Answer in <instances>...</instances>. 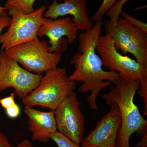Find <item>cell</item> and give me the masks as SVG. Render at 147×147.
I'll return each mask as SVG.
<instances>
[{"mask_svg":"<svg viewBox=\"0 0 147 147\" xmlns=\"http://www.w3.org/2000/svg\"><path fill=\"white\" fill-rule=\"evenodd\" d=\"M103 24L102 19L96 21L91 29L79 35V51L73 55L70 61L74 65V70L69 78L76 83L83 82L79 87V92H91L88 101L92 110L98 108L96 99L98 93L121 79L117 72L103 70L101 58L96 53Z\"/></svg>","mask_w":147,"mask_h":147,"instance_id":"obj_1","label":"cell"},{"mask_svg":"<svg viewBox=\"0 0 147 147\" xmlns=\"http://www.w3.org/2000/svg\"><path fill=\"white\" fill-rule=\"evenodd\" d=\"M139 81L121 79L111 86L108 93L102 95L106 104L115 102L120 113L121 123L117 139V147H129V138L136 132L139 136L147 134V121L134 104V97L140 86Z\"/></svg>","mask_w":147,"mask_h":147,"instance_id":"obj_2","label":"cell"},{"mask_svg":"<svg viewBox=\"0 0 147 147\" xmlns=\"http://www.w3.org/2000/svg\"><path fill=\"white\" fill-rule=\"evenodd\" d=\"M67 40L63 38L57 49L50 53V46L45 40H33L5 50L7 55L28 71L41 74L57 68L62 54L67 48Z\"/></svg>","mask_w":147,"mask_h":147,"instance_id":"obj_3","label":"cell"},{"mask_svg":"<svg viewBox=\"0 0 147 147\" xmlns=\"http://www.w3.org/2000/svg\"><path fill=\"white\" fill-rule=\"evenodd\" d=\"M76 87V82L69 79L67 69L57 67L46 71L38 86L22 102L25 106L55 110Z\"/></svg>","mask_w":147,"mask_h":147,"instance_id":"obj_4","label":"cell"},{"mask_svg":"<svg viewBox=\"0 0 147 147\" xmlns=\"http://www.w3.org/2000/svg\"><path fill=\"white\" fill-rule=\"evenodd\" d=\"M96 50L101 57L103 66L118 73L121 79L139 81L140 88H147V66L142 65L135 59L118 52L110 34L106 33L98 37Z\"/></svg>","mask_w":147,"mask_h":147,"instance_id":"obj_5","label":"cell"},{"mask_svg":"<svg viewBox=\"0 0 147 147\" xmlns=\"http://www.w3.org/2000/svg\"><path fill=\"white\" fill-rule=\"evenodd\" d=\"M46 8L45 5L42 6L30 13H24L15 7L8 9V14L11 17L8 30L1 36L2 50H7L38 38L40 28L49 19L43 17Z\"/></svg>","mask_w":147,"mask_h":147,"instance_id":"obj_6","label":"cell"},{"mask_svg":"<svg viewBox=\"0 0 147 147\" xmlns=\"http://www.w3.org/2000/svg\"><path fill=\"white\" fill-rule=\"evenodd\" d=\"M106 33L111 36L116 50L130 53L142 65L147 66V34L119 17L116 23L105 22Z\"/></svg>","mask_w":147,"mask_h":147,"instance_id":"obj_7","label":"cell"},{"mask_svg":"<svg viewBox=\"0 0 147 147\" xmlns=\"http://www.w3.org/2000/svg\"><path fill=\"white\" fill-rule=\"evenodd\" d=\"M42 77L22 67L5 50L0 52V92L12 88L14 94L23 99L36 88Z\"/></svg>","mask_w":147,"mask_h":147,"instance_id":"obj_8","label":"cell"},{"mask_svg":"<svg viewBox=\"0 0 147 147\" xmlns=\"http://www.w3.org/2000/svg\"><path fill=\"white\" fill-rule=\"evenodd\" d=\"M80 105L76 93L72 91L54 110L57 131L79 145L84 139L85 125Z\"/></svg>","mask_w":147,"mask_h":147,"instance_id":"obj_9","label":"cell"},{"mask_svg":"<svg viewBox=\"0 0 147 147\" xmlns=\"http://www.w3.org/2000/svg\"><path fill=\"white\" fill-rule=\"evenodd\" d=\"M110 110L97 123L80 143L82 147H117L116 143L121 123L120 113L115 102L108 103Z\"/></svg>","mask_w":147,"mask_h":147,"instance_id":"obj_10","label":"cell"},{"mask_svg":"<svg viewBox=\"0 0 147 147\" xmlns=\"http://www.w3.org/2000/svg\"><path fill=\"white\" fill-rule=\"evenodd\" d=\"M67 15L73 16L72 21L79 30L86 31L93 26L88 14L86 0H64L63 3H60L57 0H54L44 13L43 17L56 19Z\"/></svg>","mask_w":147,"mask_h":147,"instance_id":"obj_11","label":"cell"},{"mask_svg":"<svg viewBox=\"0 0 147 147\" xmlns=\"http://www.w3.org/2000/svg\"><path fill=\"white\" fill-rule=\"evenodd\" d=\"M78 28L69 17L48 19L40 26L38 32V36H46L49 38L50 53L57 50L63 37H67V42L72 43L76 39Z\"/></svg>","mask_w":147,"mask_h":147,"instance_id":"obj_12","label":"cell"},{"mask_svg":"<svg viewBox=\"0 0 147 147\" xmlns=\"http://www.w3.org/2000/svg\"><path fill=\"white\" fill-rule=\"evenodd\" d=\"M24 112L28 118V129L33 141L46 143L57 131L54 110L42 112L25 106Z\"/></svg>","mask_w":147,"mask_h":147,"instance_id":"obj_13","label":"cell"},{"mask_svg":"<svg viewBox=\"0 0 147 147\" xmlns=\"http://www.w3.org/2000/svg\"><path fill=\"white\" fill-rule=\"evenodd\" d=\"M36 0H7L5 7L7 9L15 7L26 13H31L34 11V4Z\"/></svg>","mask_w":147,"mask_h":147,"instance_id":"obj_14","label":"cell"},{"mask_svg":"<svg viewBox=\"0 0 147 147\" xmlns=\"http://www.w3.org/2000/svg\"><path fill=\"white\" fill-rule=\"evenodd\" d=\"M116 1V0H103L94 15L90 18L92 22L95 23L102 19L104 15L106 14Z\"/></svg>","mask_w":147,"mask_h":147,"instance_id":"obj_15","label":"cell"},{"mask_svg":"<svg viewBox=\"0 0 147 147\" xmlns=\"http://www.w3.org/2000/svg\"><path fill=\"white\" fill-rule=\"evenodd\" d=\"M129 0H118L116 1L113 6L106 13V16L110 18V21L112 23H116L118 20L121 11H122L124 5Z\"/></svg>","mask_w":147,"mask_h":147,"instance_id":"obj_16","label":"cell"},{"mask_svg":"<svg viewBox=\"0 0 147 147\" xmlns=\"http://www.w3.org/2000/svg\"><path fill=\"white\" fill-rule=\"evenodd\" d=\"M51 139L58 147H82L58 131L51 136Z\"/></svg>","mask_w":147,"mask_h":147,"instance_id":"obj_17","label":"cell"},{"mask_svg":"<svg viewBox=\"0 0 147 147\" xmlns=\"http://www.w3.org/2000/svg\"><path fill=\"white\" fill-rule=\"evenodd\" d=\"M120 15L123 16V18L124 20L127 21L131 26L140 29L145 33L147 34V24L146 22L139 21L125 13L123 10L121 11Z\"/></svg>","mask_w":147,"mask_h":147,"instance_id":"obj_18","label":"cell"},{"mask_svg":"<svg viewBox=\"0 0 147 147\" xmlns=\"http://www.w3.org/2000/svg\"><path fill=\"white\" fill-rule=\"evenodd\" d=\"M15 95L14 93H11L9 96L0 99V104L4 109L6 110L16 103Z\"/></svg>","mask_w":147,"mask_h":147,"instance_id":"obj_19","label":"cell"},{"mask_svg":"<svg viewBox=\"0 0 147 147\" xmlns=\"http://www.w3.org/2000/svg\"><path fill=\"white\" fill-rule=\"evenodd\" d=\"M5 110L7 115L11 119L16 118L21 113V109L16 103Z\"/></svg>","mask_w":147,"mask_h":147,"instance_id":"obj_20","label":"cell"},{"mask_svg":"<svg viewBox=\"0 0 147 147\" xmlns=\"http://www.w3.org/2000/svg\"><path fill=\"white\" fill-rule=\"evenodd\" d=\"M10 21L11 18L7 13H0V38L2 31L5 28L9 26Z\"/></svg>","mask_w":147,"mask_h":147,"instance_id":"obj_21","label":"cell"},{"mask_svg":"<svg viewBox=\"0 0 147 147\" xmlns=\"http://www.w3.org/2000/svg\"><path fill=\"white\" fill-rule=\"evenodd\" d=\"M0 147H13L9 142L8 137L0 131Z\"/></svg>","mask_w":147,"mask_h":147,"instance_id":"obj_22","label":"cell"},{"mask_svg":"<svg viewBox=\"0 0 147 147\" xmlns=\"http://www.w3.org/2000/svg\"><path fill=\"white\" fill-rule=\"evenodd\" d=\"M136 147H147V134H144L142 139L135 146Z\"/></svg>","mask_w":147,"mask_h":147,"instance_id":"obj_23","label":"cell"},{"mask_svg":"<svg viewBox=\"0 0 147 147\" xmlns=\"http://www.w3.org/2000/svg\"><path fill=\"white\" fill-rule=\"evenodd\" d=\"M15 147H33L32 144L28 139H25Z\"/></svg>","mask_w":147,"mask_h":147,"instance_id":"obj_24","label":"cell"},{"mask_svg":"<svg viewBox=\"0 0 147 147\" xmlns=\"http://www.w3.org/2000/svg\"><path fill=\"white\" fill-rule=\"evenodd\" d=\"M0 1H1V0H0ZM5 9H7L5 7H2L0 6V13H2V14L7 13L5 11Z\"/></svg>","mask_w":147,"mask_h":147,"instance_id":"obj_25","label":"cell"},{"mask_svg":"<svg viewBox=\"0 0 147 147\" xmlns=\"http://www.w3.org/2000/svg\"></svg>","mask_w":147,"mask_h":147,"instance_id":"obj_26","label":"cell"}]
</instances>
